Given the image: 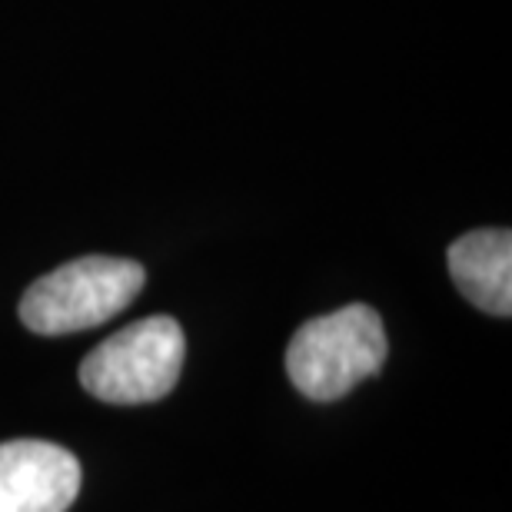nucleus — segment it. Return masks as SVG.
Here are the masks:
<instances>
[{
	"label": "nucleus",
	"mask_w": 512,
	"mask_h": 512,
	"mask_svg": "<svg viewBox=\"0 0 512 512\" xmlns=\"http://www.w3.org/2000/svg\"><path fill=\"white\" fill-rule=\"evenodd\" d=\"M80 463L44 439L0 443V512H64L80 493Z\"/></svg>",
	"instance_id": "nucleus-4"
},
{
	"label": "nucleus",
	"mask_w": 512,
	"mask_h": 512,
	"mask_svg": "<svg viewBox=\"0 0 512 512\" xmlns=\"http://www.w3.org/2000/svg\"><path fill=\"white\" fill-rule=\"evenodd\" d=\"M389 340L373 306L350 303L306 320L286 346V376L306 399L333 403L383 370Z\"/></svg>",
	"instance_id": "nucleus-1"
},
{
	"label": "nucleus",
	"mask_w": 512,
	"mask_h": 512,
	"mask_svg": "<svg viewBox=\"0 0 512 512\" xmlns=\"http://www.w3.org/2000/svg\"><path fill=\"white\" fill-rule=\"evenodd\" d=\"M147 283L140 263L120 256H84L40 276L20 300V323L40 336L94 330L137 300Z\"/></svg>",
	"instance_id": "nucleus-2"
},
{
	"label": "nucleus",
	"mask_w": 512,
	"mask_h": 512,
	"mask_svg": "<svg viewBox=\"0 0 512 512\" xmlns=\"http://www.w3.org/2000/svg\"><path fill=\"white\" fill-rule=\"evenodd\" d=\"M187 360V336L173 316H147L114 333L80 363V383L100 403L143 406L170 396Z\"/></svg>",
	"instance_id": "nucleus-3"
},
{
	"label": "nucleus",
	"mask_w": 512,
	"mask_h": 512,
	"mask_svg": "<svg viewBox=\"0 0 512 512\" xmlns=\"http://www.w3.org/2000/svg\"><path fill=\"white\" fill-rule=\"evenodd\" d=\"M449 276L483 313H512V233L473 230L449 247Z\"/></svg>",
	"instance_id": "nucleus-5"
}]
</instances>
